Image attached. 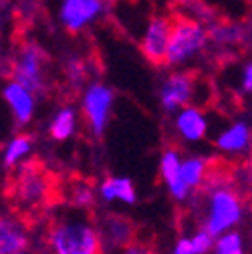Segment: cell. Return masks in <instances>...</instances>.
<instances>
[{
  "label": "cell",
  "instance_id": "52a82bcc",
  "mask_svg": "<svg viewBox=\"0 0 252 254\" xmlns=\"http://www.w3.org/2000/svg\"><path fill=\"white\" fill-rule=\"evenodd\" d=\"M198 93V75L192 71H174L160 89V101L166 111H178L192 105Z\"/></svg>",
  "mask_w": 252,
  "mask_h": 254
},
{
  "label": "cell",
  "instance_id": "e0dca14e",
  "mask_svg": "<svg viewBox=\"0 0 252 254\" xmlns=\"http://www.w3.org/2000/svg\"><path fill=\"white\" fill-rule=\"evenodd\" d=\"M210 168H212V162H208L206 157H188V160L182 162V176H184V182L186 186L190 188V192H196L200 190L210 174Z\"/></svg>",
  "mask_w": 252,
  "mask_h": 254
},
{
  "label": "cell",
  "instance_id": "ac0fdd59",
  "mask_svg": "<svg viewBox=\"0 0 252 254\" xmlns=\"http://www.w3.org/2000/svg\"><path fill=\"white\" fill-rule=\"evenodd\" d=\"M77 127V115L73 107H61L55 117L51 119L49 125V133L55 141H67L69 137H73Z\"/></svg>",
  "mask_w": 252,
  "mask_h": 254
},
{
  "label": "cell",
  "instance_id": "83f0119b",
  "mask_svg": "<svg viewBox=\"0 0 252 254\" xmlns=\"http://www.w3.org/2000/svg\"><path fill=\"white\" fill-rule=\"evenodd\" d=\"M12 254H28V252H24V250H20V252H12Z\"/></svg>",
  "mask_w": 252,
  "mask_h": 254
},
{
  "label": "cell",
  "instance_id": "277c9868",
  "mask_svg": "<svg viewBox=\"0 0 252 254\" xmlns=\"http://www.w3.org/2000/svg\"><path fill=\"white\" fill-rule=\"evenodd\" d=\"M12 198L20 208H37L49 200L51 180L37 162L20 164L12 180Z\"/></svg>",
  "mask_w": 252,
  "mask_h": 254
},
{
  "label": "cell",
  "instance_id": "8992f818",
  "mask_svg": "<svg viewBox=\"0 0 252 254\" xmlns=\"http://www.w3.org/2000/svg\"><path fill=\"white\" fill-rule=\"evenodd\" d=\"M113 91L103 83H93L83 93V117L87 121L89 131L95 137H101L107 129L113 109Z\"/></svg>",
  "mask_w": 252,
  "mask_h": 254
},
{
  "label": "cell",
  "instance_id": "d4e9b609",
  "mask_svg": "<svg viewBox=\"0 0 252 254\" xmlns=\"http://www.w3.org/2000/svg\"><path fill=\"white\" fill-rule=\"evenodd\" d=\"M172 254H196L192 246V238H180L172 250Z\"/></svg>",
  "mask_w": 252,
  "mask_h": 254
},
{
  "label": "cell",
  "instance_id": "4fadbf2b",
  "mask_svg": "<svg viewBox=\"0 0 252 254\" xmlns=\"http://www.w3.org/2000/svg\"><path fill=\"white\" fill-rule=\"evenodd\" d=\"M174 127H176L178 135L184 141L196 143V141H202L206 137V133H208V119H206V115L202 113L200 107L188 105V107L178 111Z\"/></svg>",
  "mask_w": 252,
  "mask_h": 254
},
{
  "label": "cell",
  "instance_id": "3957f363",
  "mask_svg": "<svg viewBox=\"0 0 252 254\" xmlns=\"http://www.w3.org/2000/svg\"><path fill=\"white\" fill-rule=\"evenodd\" d=\"M210 35L206 28L190 18V16H176L172 18V33H170V47L166 65L168 67H180L190 59H194L198 53H202L208 45Z\"/></svg>",
  "mask_w": 252,
  "mask_h": 254
},
{
  "label": "cell",
  "instance_id": "484cf974",
  "mask_svg": "<svg viewBox=\"0 0 252 254\" xmlns=\"http://www.w3.org/2000/svg\"><path fill=\"white\" fill-rule=\"evenodd\" d=\"M242 89L252 95V63H246L242 69Z\"/></svg>",
  "mask_w": 252,
  "mask_h": 254
},
{
  "label": "cell",
  "instance_id": "9a60e30c",
  "mask_svg": "<svg viewBox=\"0 0 252 254\" xmlns=\"http://www.w3.org/2000/svg\"><path fill=\"white\" fill-rule=\"evenodd\" d=\"M28 244V234L16 218L2 216L0 222V254H12L24 250Z\"/></svg>",
  "mask_w": 252,
  "mask_h": 254
},
{
  "label": "cell",
  "instance_id": "cb8c5ba5",
  "mask_svg": "<svg viewBox=\"0 0 252 254\" xmlns=\"http://www.w3.org/2000/svg\"><path fill=\"white\" fill-rule=\"evenodd\" d=\"M117 254H157V250L153 248V244L149 242H131L127 246H123L117 250Z\"/></svg>",
  "mask_w": 252,
  "mask_h": 254
},
{
  "label": "cell",
  "instance_id": "9c48e42d",
  "mask_svg": "<svg viewBox=\"0 0 252 254\" xmlns=\"http://www.w3.org/2000/svg\"><path fill=\"white\" fill-rule=\"evenodd\" d=\"M103 8V0H63L59 6V20L69 33H79L95 20Z\"/></svg>",
  "mask_w": 252,
  "mask_h": 254
},
{
  "label": "cell",
  "instance_id": "603a6c76",
  "mask_svg": "<svg viewBox=\"0 0 252 254\" xmlns=\"http://www.w3.org/2000/svg\"><path fill=\"white\" fill-rule=\"evenodd\" d=\"M192 246H194L196 254H210L216 246V236L212 232H208L206 228H200L192 236Z\"/></svg>",
  "mask_w": 252,
  "mask_h": 254
},
{
  "label": "cell",
  "instance_id": "f1b7e54d",
  "mask_svg": "<svg viewBox=\"0 0 252 254\" xmlns=\"http://www.w3.org/2000/svg\"><path fill=\"white\" fill-rule=\"evenodd\" d=\"M250 182H252V168H250Z\"/></svg>",
  "mask_w": 252,
  "mask_h": 254
},
{
  "label": "cell",
  "instance_id": "2e32d148",
  "mask_svg": "<svg viewBox=\"0 0 252 254\" xmlns=\"http://www.w3.org/2000/svg\"><path fill=\"white\" fill-rule=\"evenodd\" d=\"M99 196L105 202H125V204H135L137 202V192L135 186L129 178H117L109 176L99 184Z\"/></svg>",
  "mask_w": 252,
  "mask_h": 254
},
{
  "label": "cell",
  "instance_id": "7402d4cb",
  "mask_svg": "<svg viewBox=\"0 0 252 254\" xmlns=\"http://www.w3.org/2000/svg\"><path fill=\"white\" fill-rule=\"evenodd\" d=\"M210 39L216 45H238L244 39V28L238 24H216L210 28Z\"/></svg>",
  "mask_w": 252,
  "mask_h": 254
},
{
  "label": "cell",
  "instance_id": "7c38bea8",
  "mask_svg": "<svg viewBox=\"0 0 252 254\" xmlns=\"http://www.w3.org/2000/svg\"><path fill=\"white\" fill-rule=\"evenodd\" d=\"M182 157H180V151L176 147H168L164 153H162V160H160V174H162V180L164 184L168 186V192L172 194L174 200L178 202H184L190 198V188L186 186L184 182V176H182Z\"/></svg>",
  "mask_w": 252,
  "mask_h": 254
},
{
  "label": "cell",
  "instance_id": "ba28073f",
  "mask_svg": "<svg viewBox=\"0 0 252 254\" xmlns=\"http://www.w3.org/2000/svg\"><path fill=\"white\" fill-rule=\"evenodd\" d=\"M170 33H172V18L153 16L149 20L145 35L141 39V53L153 65H166Z\"/></svg>",
  "mask_w": 252,
  "mask_h": 254
},
{
  "label": "cell",
  "instance_id": "d6986e66",
  "mask_svg": "<svg viewBox=\"0 0 252 254\" xmlns=\"http://www.w3.org/2000/svg\"><path fill=\"white\" fill-rule=\"evenodd\" d=\"M33 141H35V137L30 135V133H18V135H14L6 143V147H4V155H2L4 168L14 170L22 157L30 153V149H33Z\"/></svg>",
  "mask_w": 252,
  "mask_h": 254
},
{
  "label": "cell",
  "instance_id": "4316f807",
  "mask_svg": "<svg viewBox=\"0 0 252 254\" xmlns=\"http://www.w3.org/2000/svg\"><path fill=\"white\" fill-rule=\"evenodd\" d=\"M174 2H182V4H190L192 0H174Z\"/></svg>",
  "mask_w": 252,
  "mask_h": 254
},
{
  "label": "cell",
  "instance_id": "30bf717a",
  "mask_svg": "<svg viewBox=\"0 0 252 254\" xmlns=\"http://www.w3.org/2000/svg\"><path fill=\"white\" fill-rule=\"evenodd\" d=\"M2 97L8 103L14 121L18 125H28L35 117V109H37V101H35V93L28 87H24L18 81H8L2 89Z\"/></svg>",
  "mask_w": 252,
  "mask_h": 254
},
{
  "label": "cell",
  "instance_id": "6da1fadb",
  "mask_svg": "<svg viewBox=\"0 0 252 254\" xmlns=\"http://www.w3.org/2000/svg\"><path fill=\"white\" fill-rule=\"evenodd\" d=\"M216 162H212L210 174L200 188L206 194V216L204 228L212 232L216 238L238 226L244 218V198L232 184V178L224 172L216 170Z\"/></svg>",
  "mask_w": 252,
  "mask_h": 254
},
{
  "label": "cell",
  "instance_id": "5b68a950",
  "mask_svg": "<svg viewBox=\"0 0 252 254\" xmlns=\"http://www.w3.org/2000/svg\"><path fill=\"white\" fill-rule=\"evenodd\" d=\"M47 53L35 43H24L10 61V77L24 87H28L35 95L47 89Z\"/></svg>",
  "mask_w": 252,
  "mask_h": 254
},
{
  "label": "cell",
  "instance_id": "ffe728a7",
  "mask_svg": "<svg viewBox=\"0 0 252 254\" xmlns=\"http://www.w3.org/2000/svg\"><path fill=\"white\" fill-rule=\"evenodd\" d=\"M69 202L77 210H89L95 204V190H93V186L89 182L77 180L69 188Z\"/></svg>",
  "mask_w": 252,
  "mask_h": 254
},
{
  "label": "cell",
  "instance_id": "7a4b0ae2",
  "mask_svg": "<svg viewBox=\"0 0 252 254\" xmlns=\"http://www.w3.org/2000/svg\"><path fill=\"white\" fill-rule=\"evenodd\" d=\"M47 242L53 254H103L105 250L99 228L73 216L51 222Z\"/></svg>",
  "mask_w": 252,
  "mask_h": 254
},
{
  "label": "cell",
  "instance_id": "8fae6325",
  "mask_svg": "<svg viewBox=\"0 0 252 254\" xmlns=\"http://www.w3.org/2000/svg\"><path fill=\"white\" fill-rule=\"evenodd\" d=\"M99 232H101L105 248L119 250V248H123V246H127V244L133 242L137 228L133 224V220L127 218V216L107 214L101 220V224H99Z\"/></svg>",
  "mask_w": 252,
  "mask_h": 254
},
{
  "label": "cell",
  "instance_id": "44dd1931",
  "mask_svg": "<svg viewBox=\"0 0 252 254\" xmlns=\"http://www.w3.org/2000/svg\"><path fill=\"white\" fill-rule=\"evenodd\" d=\"M212 254H246L244 248V238L236 230H228L216 238V246Z\"/></svg>",
  "mask_w": 252,
  "mask_h": 254
},
{
  "label": "cell",
  "instance_id": "5bb4252c",
  "mask_svg": "<svg viewBox=\"0 0 252 254\" xmlns=\"http://www.w3.org/2000/svg\"><path fill=\"white\" fill-rule=\"evenodd\" d=\"M250 145H252V129L244 121L232 123L228 129H224L216 137V147L230 155H242L250 149Z\"/></svg>",
  "mask_w": 252,
  "mask_h": 254
}]
</instances>
